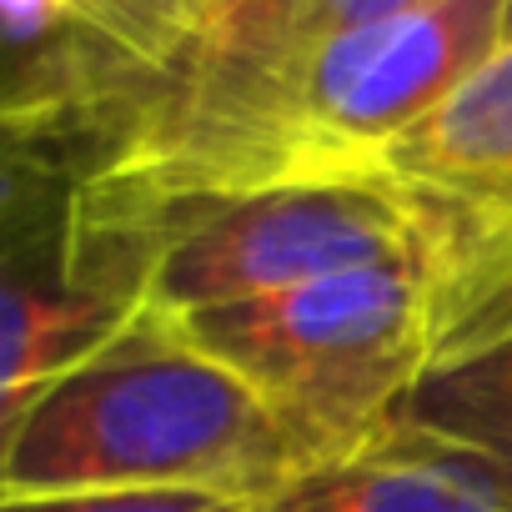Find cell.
Wrapping results in <instances>:
<instances>
[{
	"label": "cell",
	"instance_id": "cell-12",
	"mask_svg": "<svg viewBox=\"0 0 512 512\" xmlns=\"http://www.w3.org/2000/svg\"><path fill=\"white\" fill-rule=\"evenodd\" d=\"M502 46H512V0H502Z\"/></svg>",
	"mask_w": 512,
	"mask_h": 512
},
{
	"label": "cell",
	"instance_id": "cell-11",
	"mask_svg": "<svg viewBox=\"0 0 512 512\" xmlns=\"http://www.w3.org/2000/svg\"><path fill=\"white\" fill-rule=\"evenodd\" d=\"M427 216V211H422ZM427 226H472V231H512V201L492 206V211H472V216H427Z\"/></svg>",
	"mask_w": 512,
	"mask_h": 512
},
{
	"label": "cell",
	"instance_id": "cell-7",
	"mask_svg": "<svg viewBox=\"0 0 512 512\" xmlns=\"http://www.w3.org/2000/svg\"><path fill=\"white\" fill-rule=\"evenodd\" d=\"M392 427L477 457L512 502V337L427 367Z\"/></svg>",
	"mask_w": 512,
	"mask_h": 512
},
{
	"label": "cell",
	"instance_id": "cell-6",
	"mask_svg": "<svg viewBox=\"0 0 512 512\" xmlns=\"http://www.w3.org/2000/svg\"><path fill=\"white\" fill-rule=\"evenodd\" d=\"M251 512H512L502 482L467 452L407 427L297 467Z\"/></svg>",
	"mask_w": 512,
	"mask_h": 512
},
{
	"label": "cell",
	"instance_id": "cell-9",
	"mask_svg": "<svg viewBox=\"0 0 512 512\" xmlns=\"http://www.w3.org/2000/svg\"><path fill=\"white\" fill-rule=\"evenodd\" d=\"M0 512H251L241 497L221 492H76V497H26V502H0Z\"/></svg>",
	"mask_w": 512,
	"mask_h": 512
},
{
	"label": "cell",
	"instance_id": "cell-10",
	"mask_svg": "<svg viewBox=\"0 0 512 512\" xmlns=\"http://www.w3.org/2000/svg\"><path fill=\"white\" fill-rule=\"evenodd\" d=\"M417 6H427V0H302V11L287 31V46H282V61H292L297 51H307L327 36H342V31H357V26H372V21H387V16H402V11H417Z\"/></svg>",
	"mask_w": 512,
	"mask_h": 512
},
{
	"label": "cell",
	"instance_id": "cell-3",
	"mask_svg": "<svg viewBox=\"0 0 512 512\" xmlns=\"http://www.w3.org/2000/svg\"><path fill=\"white\" fill-rule=\"evenodd\" d=\"M111 246L146 262L156 317H191L427 251V216L382 176H302L171 206Z\"/></svg>",
	"mask_w": 512,
	"mask_h": 512
},
{
	"label": "cell",
	"instance_id": "cell-2",
	"mask_svg": "<svg viewBox=\"0 0 512 512\" xmlns=\"http://www.w3.org/2000/svg\"><path fill=\"white\" fill-rule=\"evenodd\" d=\"M166 322L262 397L307 462H322L392 432L397 407L427 377L432 256L407 251Z\"/></svg>",
	"mask_w": 512,
	"mask_h": 512
},
{
	"label": "cell",
	"instance_id": "cell-1",
	"mask_svg": "<svg viewBox=\"0 0 512 512\" xmlns=\"http://www.w3.org/2000/svg\"><path fill=\"white\" fill-rule=\"evenodd\" d=\"M297 467L307 452L272 407L151 307L0 417V502L151 487L256 502Z\"/></svg>",
	"mask_w": 512,
	"mask_h": 512
},
{
	"label": "cell",
	"instance_id": "cell-5",
	"mask_svg": "<svg viewBox=\"0 0 512 512\" xmlns=\"http://www.w3.org/2000/svg\"><path fill=\"white\" fill-rule=\"evenodd\" d=\"M372 176L407 191L427 216H472L512 201V46L397 136L372 161Z\"/></svg>",
	"mask_w": 512,
	"mask_h": 512
},
{
	"label": "cell",
	"instance_id": "cell-8",
	"mask_svg": "<svg viewBox=\"0 0 512 512\" xmlns=\"http://www.w3.org/2000/svg\"><path fill=\"white\" fill-rule=\"evenodd\" d=\"M432 367L512 337V231L427 226Z\"/></svg>",
	"mask_w": 512,
	"mask_h": 512
},
{
	"label": "cell",
	"instance_id": "cell-4",
	"mask_svg": "<svg viewBox=\"0 0 512 512\" xmlns=\"http://www.w3.org/2000/svg\"><path fill=\"white\" fill-rule=\"evenodd\" d=\"M146 297L136 282L106 272L76 251L66 231V181L51 206L36 201V226L11 216L6 262V342H0V417L21 412L41 387L106 347L141 317Z\"/></svg>",
	"mask_w": 512,
	"mask_h": 512
},
{
	"label": "cell",
	"instance_id": "cell-13",
	"mask_svg": "<svg viewBox=\"0 0 512 512\" xmlns=\"http://www.w3.org/2000/svg\"><path fill=\"white\" fill-rule=\"evenodd\" d=\"M186 16H191V11H186Z\"/></svg>",
	"mask_w": 512,
	"mask_h": 512
}]
</instances>
